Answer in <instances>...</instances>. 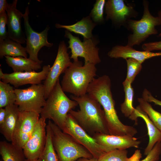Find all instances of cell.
Here are the masks:
<instances>
[{
    "instance_id": "obj_1",
    "label": "cell",
    "mask_w": 161,
    "mask_h": 161,
    "mask_svg": "<svg viewBox=\"0 0 161 161\" xmlns=\"http://www.w3.org/2000/svg\"><path fill=\"white\" fill-rule=\"evenodd\" d=\"M87 93L103 107L110 135L125 136L132 134L133 127L124 125L118 118L111 91V80L108 76L104 75L95 78L89 85Z\"/></svg>"
},
{
    "instance_id": "obj_7",
    "label": "cell",
    "mask_w": 161,
    "mask_h": 161,
    "mask_svg": "<svg viewBox=\"0 0 161 161\" xmlns=\"http://www.w3.org/2000/svg\"><path fill=\"white\" fill-rule=\"evenodd\" d=\"M16 96L15 104L20 111L34 112L40 114L46 99L43 84L31 85L24 89H15Z\"/></svg>"
},
{
    "instance_id": "obj_24",
    "label": "cell",
    "mask_w": 161,
    "mask_h": 161,
    "mask_svg": "<svg viewBox=\"0 0 161 161\" xmlns=\"http://www.w3.org/2000/svg\"><path fill=\"white\" fill-rule=\"evenodd\" d=\"M131 84L126 80L123 82L125 98L124 102L120 105V109L125 117L134 121L135 124H137L135 118L136 109L133 106L134 92Z\"/></svg>"
},
{
    "instance_id": "obj_13",
    "label": "cell",
    "mask_w": 161,
    "mask_h": 161,
    "mask_svg": "<svg viewBox=\"0 0 161 161\" xmlns=\"http://www.w3.org/2000/svg\"><path fill=\"white\" fill-rule=\"evenodd\" d=\"M46 120L40 118L31 134L23 149L26 159L39 158L47 140Z\"/></svg>"
},
{
    "instance_id": "obj_41",
    "label": "cell",
    "mask_w": 161,
    "mask_h": 161,
    "mask_svg": "<svg viewBox=\"0 0 161 161\" xmlns=\"http://www.w3.org/2000/svg\"><path fill=\"white\" fill-rule=\"evenodd\" d=\"M158 16L161 17V10L159 11L158 13ZM159 37H161V32L159 35Z\"/></svg>"
},
{
    "instance_id": "obj_30",
    "label": "cell",
    "mask_w": 161,
    "mask_h": 161,
    "mask_svg": "<svg viewBox=\"0 0 161 161\" xmlns=\"http://www.w3.org/2000/svg\"><path fill=\"white\" fill-rule=\"evenodd\" d=\"M127 64V74L126 80L132 83L142 69V64L132 58L126 59Z\"/></svg>"
},
{
    "instance_id": "obj_17",
    "label": "cell",
    "mask_w": 161,
    "mask_h": 161,
    "mask_svg": "<svg viewBox=\"0 0 161 161\" xmlns=\"http://www.w3.org/2000/svg\"><path fill=\"white\" fill-rule=\"evenodd\" d=\"M92 137L107 152L115 149H126L131 147L138 148L141 142L133 137L116 136L98 134Z\"/></svg>"
},
{
    "instance_id": "obj_19",
    "label": "cell",
    "mask_w": 161,
    "mask_h": 161,
    "mask_svg": "<svg viewBox=\"0 0 161 161\" xmlns=\"http://www.w3.org/2000/svg\"><path fill=\"white\" fill-rule=\"evenodd\" d=\"M6 115L4 123L0 126L1 134L8 141H12L13 135L18 120L20 111L15 104L5 107Z\"/></svg>"
},
{
    "instance_id": "obj_8",
    "label": "cell",
    "mask_w": 161,
    "mask_h": 161,
    "mask_svg": "<svg viewBox=\"0 0 161 161\" xmlns=\"http://www.w3.org/2000/svg\"><path fill=\"white\" fill-rule=\"evenodd\" d=\"M29 11L28 5L26 7L23 15L24 28L26 36V51L29 55L30 58L41 64L42 61L38 57V53L44 47H50L53 44L48 41V32L50 28L48 25L41 32L34 31L29 22Z\"/></svg>"
},
{
    "instance_id": "obj_29",
    "label": "cell",
    "mask_w": 161,
    "mask_h": 161,
    "mask_svg": "<svg viewBox=\"0 0 161 161\" xmlns=\"http://www.w3.org/2000/svg\"><path fill=\"white\" fill-rule=\"evenodd\" d=\"M127 153L126 149L113 150L103 154L98 161H127Z\"/></svg>"
},
{
    "instance_id": "obj_32",
    "label": "cell",
    "mask_w": 161,
    "mask_h": 161,
    "mask_svg": "<svg viewBox=\"0 0 161 161\" xmlns=\"http://www.w3.org/2000/svg\"><path fill=\"white\" fill-rule=\"evenodd\" d=\"M8 17L6 12L0 13V42L8 38L6 29Z\"/></svg>"
},
{
    "instance_id": "obj_23",
    "label": "cell",
    "mask_w": 161,
    "mask_h": 161,
    "mask_svg": "<svg viewBox=\"0 0 161 161\" xmlns=\"http://www.w3.org/2000/svg\"><path fill=\"white\" fill-rule=\"evenodd\" d=\"M5 56L12 57L22 56L27 58L25 47L20 43L8 38L0 42V58Z\"/></svg>"
},
{
    "instance_id": "obj_28",
    "label": "cell",
    "mask_w": 161,
    "mask_h": 161,
    "mask_svg": "<svg viewBox=\"0 0 161 161\" xmlns=\"http://www.w3.org/2000/svg\"><path fill=\"white\" fill-rule=\"evenodd\" d=\"M46 144L39 158L43 161H59L58 157L53 145L49 125L46 126Z\"/></svg>"
},
{
    "instance_id": "obj_12",
    "label": "cell",
    "mask_w": 161,
    "mask_h": 161,
    "mask_svg": "<svg viewBox=\"0 0 161 161\" xmlns=\"http://www.w3.org/2000/svg\"><path fill=\"white\" fill-rule=\"evenodd\" d=\"M40 114L34 112L20 111L11 143L23 149L40 118Z\"/></svg>"
},
{
    "instance_id": "obj_18",
    "label": "cell",
    "mask_w": 161,
    "mask_h": 161,
    "mask_svg": "<svg viewBox=\"0 0 161 161\" xmlns=\"http://www.w3.org/2000/svg\"><path fill=\"white\" fill-rule=\"evenodd\" d=\"M108 55L112 58H122L125 59L128 58H133L142 64L146 59L161 56V52L137 51L127 45L125 46L116 45L109 52Z\"/></svg>"
},
{
    "instance_id": "obj_40",
    "label": "cell",
    "mask_w": 161,
    "mask_h": 161,
    "mask_svg": "<svg viewBox=\"0 0 161 161\" xmlns=\"http://www.w3.org/2000/svg\"><path fill=\"white\" fill-rule=\"evenodd\" d=\"M25 161H43L41 158L35 160H28L26 159Z\"/></svg>"
},
{
    "instance_id": "obj_39",
    "label": "cell",
    "mask_w": 161,
    "mask_h": 161,
    "mask_svg": "<svg viewBox=\"0 0 161 161\" xmlns=\"http://www.w3.org/2000/svg\"><path fill=\"white\" fill-rule=\"evenodd\" d=\"M77 161H98V160L97 159L94 157L91 158L82 157L78 159Z\"/></svg>"
},
{
    "instance_id": "obj_5",
    "label": "cell",
    "mask_w": 161,
    "mask_h": 161,
    "mask_svg": "<svg viewBox=\"0 0 161 161\" xmlns=\"http://www.w3.org/2000/svg\"><path fill=\"white\" fill-rule=\"evenodd\" d=\"M48 124L59 161H75L82 157H93L86 148L70 135L63 132L50 120H49Z\"/></svg>"
},
{
    "instance_id": "obj_37",
    "label": "cell",
    "mask_w": 161,
    "mask_h": 161,
    "mask_svg": "<svg viewBox=\"0 0 161 161\" xmlns=\"http://www.w3.org/2000/svg\"><path fill=\"white\" fill-rule=\"evenodd\" d=\"M8 4L6 0H0V13L6 12Z\"/></svg>"
},
{
    "instance_id": "obj_27",
    "label": "cell",
    "mask_w": 161,
    "mask_h": 161,
    "mask_svg": "<svg viewBox=\"0 0 161 161\" xmlns=\"http://www.w3.org/2000/svg\"><path fill=\"white\" fill-rule=\"evenodd\" d=\"M140 108L148 115L155 126L161 132V113L155 110L148 102L143 98H138Z\"/></svg>"
},
{
    "instance_id": "obj_11",
    "label": "cell",
    "mask_w": 161,
    "mask_h": 161,
    "mask_svg": "<svg viewBox=\"0 0 161 161\" xmlns=\"http://www.w3.org/2000/svg\"><path fill=\"white\" fill-rule=\"evenodd\" d=\"M67 49L64 41H61L55 59L43 84L46 100L59 80L60 76L64 73L72 63L67 52Z\"/></svg>"
},
{
    "instance_id": "obj_33",
    "label": "cell",
    "mask_w": 161,
    "mask_h": 161,
    "mask_svg": "<svg viewBox=\"0 0 161 161\" xmlns=\"http://www.w3.org/2000/svg\"><path fill=\"white\" fill-rule=\"evenodd\" d=\"M161 154V142H159L156 143L145 158L140 161H158Z\"/></svg>"
},
{
    "instance_id": "obj_31",
    "label": "cell",
    "mask_w": 161,
    "mask_h": 161,
    "mask_svg": "<svg viewBox=\"0 0 161 161\" xmlns=\"http://www.w3.org/2000/svg\"><path fill=\"white\" fill-rule=\"evenodd\" d=\"M106 2L105 0H97L94 4L90 14L94 22L102 23L104 21L103 15Z\"/></svg>"
},
{
    "instance_id": "obj_10",
    "label": "cell",
    "mask_w": 161,
    "mask_h": 161,
    "mask_svg": "<svg viewBox=\"0 0 161 161\" xmlns=\"http://www.w3.org/2000/svg\"><path fill=\"white\" fill-rule=\"evenodd\" d=\"M62 131L86 148L94 158L98 159L103 154L107 152L106 149L84 130L69 113Z\"/></svg>"
},
{
    "instance_id": "obj_9",
    "label": "cell",
    "mask_w": 161,
    "mask_h": 161,
    "mask_svg": "<svg viewBox=\"0 0 161 161\" xmlns=\"http://www.w3.org/2000/svg\"><path fill=\"white\" fill-rule=\"evenodd\" d=\"M64 36L69 39L68 48L71 50L70 57L73 61H78V58L81 57L84 59V64L90 63L96 65L101 62L99 49L92 38L82 42L79 37L73 36L67 30L65 31Z\"/></svg>"
},
{
    "instance_id": "obj_16",
    "label": "cell",
    "mask_w": 161,
    "mask_h": 161,
    "mask_svg": "<svg viewBox=\"0 0 161 161\" xmlns=\"http://www.w3.org/2000/svg\"><path fill=\"white\" fill-rule=\"evenodd\" d=\"M17 0L8 4L6 12L8 17L7 26L8 38L21 44L26 43L25 35L21 27L23 14L16 8Z\"/></svg>"
},
{
    "instance_id": "obj_38",
    "label": "cell",
    "mask_w": 161,
    "mask_h": 161,
    "mask_svg": "<svg viewBox=\"0 0 161 161\" xmlns=\"http://www.w3.org/2000/svg\"><path fill=\"white\" fill-rule=\"evenodd\" d=\"M6 115V110L5 108H0V126L4 122Z\"/></svg>"
},
{
    "instance_id": "obj_6",
    "label": "cell",
    "mask_w": 161,
    "mask_h": 161,
    "mask_svg": "<svg viewBox=\"0 0 161 161\" xmlns=\"http://www.w3.org/2000/svg\"><path fill=\"white\" fill-rule=\"evenodd\" d=\"M143 13L141 18L139 20L130 19L128 20L125 27L131 30L132 33L128 37L127 45L133 47L139 45L150 35L158 33L156 28L161 25V17L152 15L149 10L148 1L143 0Z\"/></svg>"
},
{
    "instance_id": "obj_15",
    "label": "cell",
    "mask_w": 161,
    "mask_h": 161,
    "mask_svg": "<svg viewBox=\"0 0 161 161\" xmlns=\"http://www.w3.org/2000/svg\"><path fill=\"white\" fill-rule=\"evenodd\" d=\"M106 18L120 27H125L129 20L136 17L138 13L134 7L127 5L123 0H108L105 5Z\"/></svg>"
},
{
    "instance_id": "obj_20",
    "label": "cell",
    "mask_w": 161,
    "mask_h": 161,
    "mask_svg": "<svg viewBox=\"0 0 161 161\" xmlns=\"http://www.w3.org/2000/svg\"><path fill=\"white\" fill-rule=\"evenodd\" d=\"M135 109V117L136 120L137 121L138 117L142 118L145 123L148 129L149 140L144 152V155L147 156L156 143L161 142V132L155 126L147 114L139 106Z\"/></svg>"
},
{
    "instance_id": "obj_2",
    "label": "cell",
    "mask_w": 161,
    "mask_h": 161,
    "mask_svg": "<svg viewBox=\"0 0 161 161\" xmlns=\"http://www.w3.org/2000/svg\"><path fill=\"white\" fill-rule=\"evenodd\" d=\"M70 97L77 102L80 109L71 110L69 113L84 130L92 137L110 134L104 112L97 101L87 93L79 97L71 95Z\"/></svg>"
},
{
    "instance_id": "obj_35",
    "label": "cell",
    "mask_w": 161,
    "mask_h": 161,
    "mask_svg": "<svg viewBox=\"0 0 161 161\" xmlns=\"http://www.w3.org/2000/svg\"><path fill=\"white\" fill-rule=\"evenodd\" d=\"M143 98L148 102H153L155 104L161 106V100L154 97L151 92L146 89L143 91Z\"/></svg>"
},
{
    "instance_id": "obj_4",
    "label": "cell",
    "mask_w": 161,
    "mask_h": 161,
    "mask_svg": "<svg viewBox=\"0 0 161 161\" xmlns=\"http://www.w3.org/2000/svg\"><path fill=\"white\" fill-rule=\"evenodd\" d=\"M78 105L76 101L66 95L59 80L46 100L41 117L52 120L62 130L69 112Z\"/></svg>"
},
{
    "instance_id": "obj_14",
    "label": "cell",
    "mask_w": 161,
    "mask_h": 161,
    "mask_svg": "<svg viewBox=\"0 0 161 161\" xmlns=\"http://www.w3.org/2000/svg\"><path fill=\"white\" fill-rule=\"evenodd\" d=\"M50 69V65H48L44 66L42 70L38 72L33 71L4 73L0 68V79L2 81L10 83L16 88L29 84H39L45 80Z\"/></svg>"
},
{
    "instance_id": "obj_36",
    "label": "cell",
    "mask_w": 161,
    "mask_h": 161,
    "mask_svg": "<svg viewBox=\"0 0 161 161\" xmlns=\"http://www.w3.org/2000/svg\"><path fill=\"white\" fill-rule=\"evenodd\" d=\"M141 157V154L140 150H137L131 157L128 158L127 161H140V160Z\"/></svg>"
},
{
    "instance_id": "obj_34",
    "label": "cell",
    "mask_w": 161,
    "mask_h": 161,
    "mask_svg": "<svg viewBox=\"0 0 161 161\" xmlns=\"http://www.w3.org/2000/svg\"><path fill=\"white\" fill-rule=\"evenodd\" d=\"M142 47L144 51L151 52L155 50H161V41L151 42L143 44Z\"/></svg>"
},
{
    "instance_id": "obj_22",
    "label": "cell",
    "mask_w": 161,
    "mask_h": 161,
    "mask_svg": "<svg viewBox=\"0 0 161 161\" xmlns=\"http://www.w3.org/2000/svg\"><path fill=\"white\" fill-rule=\"evenodd\" d=\"M5 57L6 63L13 72L35 71L41 68V64L29 58L22 56Z\"/></svg>"
},
{
    "instance_id": "obj_3",
    "label": "cell",
    "mask_w": 161,
    "mask_h": 161,
    "mask_svg": "<svg viewBox=\"0 0 161 161\" xmlns=\"http://www.w3.org/2000/svg\"><path fill=\"white\" fill-rule=\"evenodd\" d=\"M97 71L94 64L88 63L83 65L79 60L73 61L64 72L61 83L63 90L77 97L86 94Z\"/></svg>"
},
{
    "instance_id": "obj_26",
    "label": "cell",
    "mask_w": 161,
    "mask_h": 161,
    "mask_svg": "<svg viewBox=\"0 0 161 161\" xmlns=\"http://www.w3.org/2000/svg\"><path fill=\"white\" fill-rule=\"evenodd\" d=\"M16 99L15 89L10 83L0 81V108L15 104Z\"/></svg>"
},
{
    "instance_id": "obj_21",
    "label": "cell",
    "mask_w": 161,
    "mask_h": 161,
    "mask_svg": "<svg viewBox=\"0 0 161 161\" xmlns=\"http://www.w3.org/2000/svg\"><path fill=\"white\" fill-rule=\"evenodd\" d=\"M96 25L88 16L72 25H63L56 24L55 27L58 28H64L70 32L81 35L83 37L84 40H86L92 38V31Z\"/></svg>"
},
{
    "instance_id": "obj_25",
    "label": "cell",
    "mask_w": 161,
    "mask_h": 161,
    "mask_svg": "<svg viewBox=\"0 0 161 161\" xmlns=\"http://www.w3.org/2000/svg\"><path fill=\"white\" fill-rule=\"evenodd\" d=\"M0 154L2 161H25L23 149L5 141L0 142Z\"/></svg>"
}]
</instances>
